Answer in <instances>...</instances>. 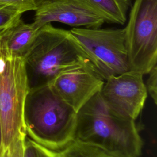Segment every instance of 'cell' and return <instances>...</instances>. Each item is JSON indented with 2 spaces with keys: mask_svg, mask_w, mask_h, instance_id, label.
<instances>
[{
  "mask_svg": "<svg viewBox=\"0 0 157 157\" xmlns=\"http://www.w3.org/2000/svg\"><path fill=\"white\" fill-rule=\"evenodd\" d=\"M134 121L110 112L98 93L77 112L74 140L116 157H140L143 142Z\"/></svg>",
  "mask_w": 157,
  "mask_h": 157,
  "instance_id": "1",
  "label": "cell"
},
{
  "mask_svg": "<svg viewBox=\"0 0 157 157\" xmlns=\"http://www.w3.org/2000/svg\"><path fill=\"white\" fill-rule=\"evenodd\" d=\"M77 113L50 85L28 90L23 109L26 135L44 147L59 151L74 139Z\"/></svg>",
  "mask_w": 157,
  "mask_h": 157,
  "instance_id": "2",
  "label": "cell"
},
{
  "mask_svg": "<svg viewBox=\"0 0 157 157\" xmlns=\"http://www.w3.org/2000/svg\"><path fill=\"white\" fill-rule=\"evenodd\" d=\"M24 60L28 90L50 85L58 75L72 69L93 64L69 30L50 23L40 28Z\"/></svg>",
  "mask_w": 157,
  "mask_h": 157,
  "instance_id": "3",
  "label": "cell"
},
{
  "mask_svg": "<svg viewBox=\"0 0 157 157\" xmlns=\"http://www.w3.org/2000/svg\"><path fill=\"white\" fill-rule=\"evenodd\" d=\"M124 28L129 70L147 74L157 63V0H134Z\"/></svg>",
  "mask_w": 157,
  "mask_h": 157,
  "instance_id": "4",
  "label": "cell"
},
{
  "mask_svg": "<svg viewBox=\"0 0 157 157\" xmlns=\"http://www.w3.org/2000/svg\"><path fill=\"white\" fill-rule=\"evenodd\" d=\"M69 31L104 80L130 71L124 28H72Z\"/></svg>",
  "mask_w": 157,
  "mask_h": 157,
  "instance_id": "5",
  "label": "cell"
},
{
  "mask_svg": "<svg viewBox=\"0 0 157 157\" xmlns=\"http://www.w3.org/2000/svg\"><path fill=\"white\" fill-rule=\"evenodd\" d=\"M6 64L0 74V120L2 148H7L19 136L26 134L23 109L28 91L23 58H5Z\"/></svg>",
  "mask_w": 157,
  "mask_h": 157,
  "instance_id": "6",
  "label": "cell"
},
{
  "mask_svg": "<svg viewBox=\"0 0 157 157\" xmlns=\"http://www.w3.org/2000/svg\"><path fill=\"white\" fill-rule=\"evenodd\" d=\"M147 93L143 75L129 71L105 79L99 95L110 112L135 120L144 107Z\"/></svg>",
  "mask_w": 157,
  "mask_h": 157,
  "instance_id": "7",
  "label": "cell"
},
{
  "mask_svg": "<svg viewBox=\"0 0 157 157\" xmlns=\"http://www.w3.org/2000/svg\"><path fill=\"white\" fill-rule=\"evenodd\" d=\"M104 78L93 64L77 67L58 75L50 84L77 113L99 93Z\"/></svg>",
  "mask_w": 157,
  "mask_h": 157,
  "instance_id": "8",
  "label": "cell"
},
{
  "mask_svg": "<svg viewBox=\"0 0 157 157\" xmlns=\"http://www.w3.org/2000/svg\"><path fill=\"white\" fill-rule=\"evenodd\" d=\"M34 22L40 27L59 22L73 28H99L105 21L88 6L75 0H45L35 10Z\"/></svg>",
  "mask_w": 157,
  "mask_h": 157,
  "instance_id": "9",
  "label": "cell"
},
{
  "mask_svg": "<svg viewBox=\"0 0 157 157\" xmlns=\"http://www.w3.org/2000/svg\"><path fill=\"white\" fill-rule=\"evenodd\" d=\"M40 26L34 21L26 23L20 18L1 37L0 50L4 58H25L39 32Z\"/></svg>",
  "mask_w": 157,
  "mask_h": 157,
  "instance_id": "10",
  "label": "cell"
},
{
  "mask_svg": "<svg viewBox=\"0 0 157 157\" xmlns=\"http://www.w3.org/2000/svg\"><path fill=\"white\" fill-rule=\"evenodd\" d=\"M105 22L124 25L133 0H83Z\"/></svg>",
  "mask_w": 157,
  "mask_h": 157,
  "instance_id": "11",
  "label": "cell"
},
{
  "mask_svg": "<svg viewBox=\"0 0 157 157\" xmlns=\"http://www.w3.org/2000/svg\"><path fill=\"white\" fill-rule=\"evenodd\" d=\"M59 157H116L103 149L77 140H73L59 151Z\"/></svg>",
  "mask_w": 157,
  "mask_h": 157,
  "instance_id": "12",
  "label": "cell"
},
{
  "mask_svg": "<svg viewBox=\"0 0 157 157\" xmlns=\"http://www.w3.org/2000/svg\"><path fill=\"white\" fill-rule=\"evenodd\" d=\"M23 157H59V151L50 150L26 136Z\"/></svg>",
  "mask_w": 157,
  "mask_h": 157,
  "instance_id": "13",
  "label": "cell"
},
{
  "mask_svg": "<svg viewBox=\"0 0 157 157\" xmlns=\"http://www.w3.org/2000/svg\"><path fill=\"white\" fill-rule=\"evenodd\" d=\"M23 13L17 9L0 4V35L16 23Z\"/></svg>",
  "mask_w": 157,
  "mask_h": 157,
  "instance_id": "14",
  "label": "cell"
},
{
  "mask_svg": "<svg viewBox=\"0 0 157 157\" xmlns=\"http://www.w3.org/2000/svg\"><path fill=\"white\" fill-rule=\"evenodd\" d=\"M45 0H0V4L12 7L22 12L36 10Z\"/></svg>",
  "mask_w": 157,
  "mask_h": 157,
  "instance_id": "15",
  "label": "cell"
},
{
  "mask_svg": "<svg viewBox=\"0 0 157 157\" xmlns=\"http://www.w3.org/2000/svg\"><path fill=\"white\" fill-rule=\"evenodd\" d=\"M149 75L147 81L146 88L155 104L157 101V66H155L147 74Z\"/></svg>",
  "mask_w": 157,
  "mask_h": 157,
  "instance_id": "16",
  "label": "cell"
},
{
  "mask_svg": "<svg viewBox=\"0 0 157 157\" xmlns=\"http://www.w3.org/2000/svg\"><path fill=\"white\" fill-rule=\"evenodd\" d=\"M26 134L18 136L9 147L10 157H23V145Z\"/></svg>",
  "mask_w": 157,
  "mask_h": 157,
  "instance_id": "17",
  "label": "cell"
},
{
  "mask_svg": "<svg viewBox=\"0 0 157 157\" xmlns=\"http://www.w3.org/2000/svg\"><path fill=\"white\" fill-rule=\"evenodd\" d=\"M6 64V59L1 55L0 56V74H1L5 67Z\"/></svg>",
  "mask_w": 157,
  "mask_h": 157,
  "instance_id": "18",
  "label": "cell"
},
{
  "mask_svg": "<svg viewBox=\"0 0 157 157\" xmlns=\"http://www.w3.org/2000/svg\"><path fill=\"white\" fill-rule=\"evenodd\" d=\"M0 157H10L9 147L7 148H2L0 154Z\"/></svg>",
  "mask_w": 157,
  "mask_h": 157,
  "instance_id": "19",
  "label": "cell"
},
{
  "mask_svg": "<svg viewBox=\"0 0 157 157\" xmlns=\"http://www.w3.org/2000/svg\"><path fill=\"white\" fill-rule=\"evenodd\" d=\"M2 128H1V123L0 120V154L2 150Z\"/></svg>",
  "mask_w": 157,
  "mask_h": 157,
  "instance_id": "20",
  "label": "cell"
},
{
  "mask_svg": "<svg viewBox=\"0 0 157 157\" xmlns=\"http://www.w3.org/2000/svg\"><path fill=\"white\" fill-rule=\"evenodd\" d=\"M75 1H78V2H82V3H83V4H85V5H86L85 2H84V1H83V0H75ZM87 6V5H86Z\"/></svg>",
  "mask_w": 157,
  "mask_h": 157,
  "instance_id": "21",
  "label": "cell"
},
{
  "mask_svg": "<svg viewBox=\"0 0 157 157\" xmlns=\"http://www.w3.org/2000/svg\"><path fill=\"white\" fill-rule=\"evenodd\" d=\"M1 36H2V34L1 35H0V40H1ZM2 55H1V50H0V56H1Z\"/></svg>",
  "mask_w": 157,
  "mask_h": 157,
  "instance_id": "22",
  "label": "cell"
}]
</instances>
